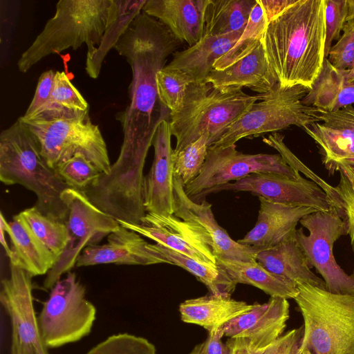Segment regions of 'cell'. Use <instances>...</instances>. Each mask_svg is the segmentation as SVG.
Here are the masks:
<instances>
[{
  "instance_id": "obj_1",
  "label": "cell",
  "mask_w": 354,
  "mask_h": 354,
  "mask_svg": "<svg viewBox=\"0 0 354 354\" xmlns=\"http://www.w3.org/2000/svg\"><path fill=\"white\" fill-rule=\"evenodd\" d=\"M180 42L164 24L142 11L115 44L132 73L129 103L116 115L123 132L120 151L147 156L159 123L170 115L159 99L156 74Z\"/></svg>"
},
{
  "instance_id": "obj_2",
  "label": "cell",
  "mask_w": 354,
  "mask_h": 354,
  "mask_svg": "<svg viewBox=\"0 0 354 354\" xmlns=\"http://www.w3.org/2000/svg\"><path fill=\"white\" fill-rule=\"evenodd\" d=\"M325 0H297L267 22L261 38L270 71L283 87L309 89L323 66Z\"/></svg>"
},
{
  "instance_id": "obj_3",
  "label": "cell",
  "mask_w": 354,
  "mask_h": 354,
  "mask_svg": "<svg viewBox=\"0 0 354 354\" xmlns=\"http://www.w3.org/2000/svg\"><path fill=\"white\" fill-rule=\"evenodd\" d=\"M118 0H59L31 45L21 55L17 66L26 73L43 58L72 48L87 46L86 57L100 46L106 30L116 19Z\"/></svg>"
},
{
  "instance_id": "obj_4",
  "label": "cell",
  "mask_w": 354,
  "mask_h": 354,
  "mask_svg": "<svg viewBox=\"0 0 354 354\" xmlns=\"http://www.w3.org/2000/svg\"><path fill=\"white\" fill-rule=\"evenodd\" d=\"M0 180L32 192L40 212L65 223L66 206L62 195L70 187L46 163L36 138L19 119L0 134Z\"/></svg>"
},
{
  "instance_id": "obj_5",
  "label": "cell",
  "mask_w": 354,
  "mask_h": 354,
  "mask_svg": "<svg viewBox=\"0 0 354 354\" xmlns=\"http://www.w3.org/2000/svg\"><path fill=\"white\" fill-rule=\"evenodd\" d=\"M261 99V95H250L243 90L222 92L207 82L190 84L182 106L169 115L171 136L176 139L173 151L183 149L204 135L210 147Z\"/></svg>"
},
{
  "instance_id": "obj_6",
  "label": "cell",
  "mask_w": 354,
  "mask_h": 354,
  "mask_svg": "<svg viewBox=\"0 0 354 354\" xmlns=\"http://www.w3.org/2000/svg\"><path fill=\"white\" fill-rule=\"evenodd\" d=\"M294 299L304 319L299 354H354V294H335L307 283Z\"/></svg>"
},
{
  "instance_id": "obj_7",
  "label": "cell",
  "mask_w": 354,
  "mask_h": 354,
  "mask_svg": "<svg viewBox=\"0 0 354 354\" xmlns=\"http://www.w3.org/2000/svg\"><path fill=\"white\" fill-rule=\"evenodd\" d=\"M309 90L303 85L283 87L278 83L270 92L261 95V101L254 103L210 147H226L242 138L276 133L292 125L304 129L320 122L317 109L302 102Z\"/></svg>"
},
{
  "instance_id": "obj_8",
  "label": "cell",
  "mask_w": 354,
  "mask_h": 354,
  "mask_svg": "<svg viewBox=\"0 0 354 354\" xmlns=\"http://www.w3.org/2000/svg\"><path fill=\"white\" fill-rule=\"evenodd\" d=\"M95 306L86 298V289L73 272L59 280L50 290L37 315L42 341L47 348L77 342L91 331Z\"/></svg>"
},
{
  "instance_id": "obj_9",
  "label": "cell",
  "mask_w": 354,
  "mask_h": 354,
  "mask_svg": "<svg viewBox=\"0 0 354 354\" xmlns=\"http://www.w3.org/2000/svg\"><path fill=\"white\" fill-rule=\"evenodd\" d=\"M36 138L41 153L53 169L77 154L84 156L100 171L111 166L106 144L90 118L35 120L18 118Z\"/></svg>"
},
{
  "instance_id": "obj_10",
  "label": "cell",
  "mask_w": 354,
  "mask_h": 354,
  "mask_svg": "<svg viewBox=\"0 0 354 354\" xmlns=\"http://www.w3.org/2000/svg\"><path fill=\"white\" fill-rule=\"evenodd\" d=\"M62 198L66 206L67 243L55 266L48 272L43 288L51 290L61 277L76 266L82 251L98 243L120 224L97 207L81 191L68 188Z\"/></svg>"
},
{
  "instance_id": "obj_11",
  "label": "cell",
  "mask_w": 354,
  "mask_h": 354,
  "mask_svg": "<svg viewBox=\"0 0 354 354\" xmlns=\"http://www.w3.org/2000/svg\"><path fill=\"white\" fill-rule=\"evenodd\" d=\"M299 223L306 228L296 230L297 241L310 268H315L326 283V290L335 294H354V280L337 263L333 246L342 236L346 235L344 221L334 209L317 211L304 216Z\"/></svg>"
},
{
  "instance_id": "obj_12",
  "label": "cell",
  "mask_w": 354,
  "mask_h": 354,
  "mask_svg": "<svg viewBox=\"0 0 354 354\" xmlns=\"http://www.w3.org/2000/svg\"><path fill=\"white\" fill-rule=\"evenodd\" d=\"M252 173H274L297 178L299 172L292 168L279 154H248L236 149V145L208 147L207 157L198 176L184 186L193 199L201 192Z\"/></svg>"
},
{
  "instance_id": "obj_13",
  "label": "cell",
  "mask_w": 354,
  "mask_h": 354,
  "mask_svg": "<svg viewBox=\"0 0 354 354\" xmlns=\"http://www.w3.org/2000/svg\"><path fill=\"white\" fill-rule=\"evenodd\" d=\"M221 191L248 192L273 202L311 207L321 212L334 209L330 198L314 181L301 176L292 178L274 173H252L234 182L207 189L192 200L200 202L207 195Z\"/></svg>"
},
{
  "instance_id": "obj_14",
  "label": "cell",
  "mask_w": 354,
  "mask_h": 354,
  "mask_svg": "<svg viewBox=\"0 0 354 354\" xmlns=\"http://www.w3.org/2000/svg\"><path fill=\"white\" fill-rule=\"evenodd\" d=\"M119 224L156 243L189 256L198 261L216 265L212 241L206 230L196 223L174 214L147 212L140 224Z\"/></svg>"
},
{
  "instance_id": "obj_15",
  "label": "cell",
  "mask_w": 354,
  "mask_h": 354,
  "mask_svg": "<svg viewBox=\"0 0 354 354\" xmlns=\"http://www.w3.org/2000/svg\"><path fill=\"white\" fill-rule=\"evenodd\" d=\"M32 277L26 271L10 265L9 276L1 281L0 302L11 323L12 339L28 354H48L34 307Z\"/></svg>"
},
{
  "instance_id": "obj_16",
  "label": "cell",
  "mask_w": 354,
  "mask_h": 354,
  "mask_svg": "<svg viewBox=\"0 0 354 354\" xmlns=\"http://www.w3.org/2000/svg\"><path fill=\"white\" fill-rule=\"evenodd\" d=\"M169 120L159 123L153 140L154 157L151 169L145 176L144 207L146 212L170 215L174 214L173 149Z\"/></svg>"
},
{
  "instance_id": "obj_17",
  "label": "cell",
  "mask_w": 354,
  "mask_h": 354,
  "mask_svg": "<svg viewBox=\"0 0 354 354\" xmlns=\"http://www.w3.org/2000/svg\"><path fill=\"white\" fill-rule=\"evenodd\" d=\"M287 299L270 297L264 304H255L249 312L222 326L223 335L229 338L244 337L251 347L261 353L282 335L289 319Z\"/></svg>"
},
{
  "instance_id": "obj_18",
  "label": "cell",
  "mask_w": 354,
  "mask_h": 354,
  "mask_svg": "<svg viewBox=\"0 0 354 354\" xmlns=\"http://www.w3.org/2000/svg\"><path fill=\"white\" fill-rule=\"evenodd\" d=\"M174 189V214L181 219L196 223L206 230L212 239L216 257L245 261L257 260L260 250L233 240L216 222L212 211V204L205 199L196 202L189 198L185 192L181 180L175 175Z\"/></svg>"
},
{
  "instance_id": "obj_19",
  "label": "cell",
  "mask_w": 354,
  "mask_h": 354,
  "mask_svg": "<svg viewBox=\"0 0 354 354\" xmlns=\"http://www.w3.org/2000/svg\"><path fill=\"white\" fill-rule=\"evenodd\" d=\"M149 243L137 232L120 225L108 235L106 243L86 248L79 257L76 266L167 263L149 249Z\"/></svg>"
},
{
  "instance_id": "obj_20",
  "label": "cell",
  "mask_w": 354,
  "mask_h": 354,
  "mask_svg": "<svg viewBox=\"0 0 354 354\" xmlns=\"http://www.w3.org/2000/svg\"><path fill=\"white\" fill-rule=\"evenodd\" d=\"M260 207L254 227L237 241L260 250L274 247L296 232V227L304 216L318 210L269 201L258 196Z\"/></svg>"
},
{
  "instance_id": "obj_21",
  "label": "cell",
  "mask_w": 354,
  "mask_h": 354,
  "mask_svg": "<svg viewBox=\"0 0 354 354\" xmlns=\"http://www.w3.org/2000/svg\"><path fill=\"white\" fill-rule=\"evenodd\" d=\"M204 82L212 84L222 92L248 87L263 95L277 84L272 75L261 41L248 55L223 69H212Z\"/></svg>"
},
{
  "instance_id": "obj_22",
  "label": "cell",
  "mask_w": 354,
  "mask_h": 354,
  "mask_svg": "<svg viewBox=\"0 0 354 354\" xmlns=\"http://www.w3.org/2000/svg\"><path fill=\"white\" fill-rule=\"evenodd\" d=\"M0 226L9 236L12 243L10 265L21 268L32 277L47 274L55 266L57 258L35 235L18 214L7 222L0 213Z\"/></svg>"
},
{
  "instance_id": "obj_23",
  "label": "cell",
  "mask_w": 354,
  "mask_h": 354,
  "mask_svg": "<svg viewBox=\"0 0 354 354\" xmlns=\"http://www.w3.org/2000/svg\"><path fill=\"white\" fill-rule=\"evenodd\" d=\"M304 129L316 144L328 175L342 173L354 188V131L321 122Z\"/></svg>"
},
{
  "instance_id": "obj_24",
  "label": "cell",
  "mask_w": 354,
  "mask_h": 354,
  "mask_svg": "<svg viewBox=\"0 0 354 354\" xmlns=\"http://www.w3.org/2000/svg\"><path fill=\"white\" fill-rule=\"evenodd\" d=\"M243 32L203 35L194 45L175 53L170 63L165 66L184 73L193 83H203L215 62L234 45Z\"/></svg>"
},
{
  "instance_id": "obj_25",
  "label": "cell",
  "mask_w": 354,
  "mask_h": 354,
  "mask_svg": "<svg viewBox=\"0 0 354 354\" xmlns=\"http://www.w3.org/2000/svg\"><path fill=\"white\" fill-rule=\"evenodd\" d=\"M257 261L271 273L296 286L307 283L326 289L324 281L311 270L295 234L274 247L260 250Z\"/></svg>"
},
{
  "instance_id": "obj_26",
  "label": "cell",
  "mask_w": 354,
  "mask_h": 354,
  "mask_svg": "<svg viewBox=\"0 0 354 354\" xmlns=\"http://www.w3.org/2000/svg\"><path fill=\"white\" fill-rule=\"evenodd\" d=\"M142 12L164 24L189 46L203 36L199 0H147Z\"/></svg>"
},
{
  "instance_id": "obj_27",
  "label": "cell",
  "mask_w": 354,
  "mask_h": 354,
  "mask_svg": "<svg viewBox=\"0 0 354 354\" xmlns=\"http://www.w3.org/2000/svg\"><path fill=\"white\" fill-rule=\"evenodd\" d=\"M254 306L235 300L230 294H210L185 300L179 305V313L183 322L202 326L208 332L250 311Z\"/></svg>"
},
{
  "instance_id": "obj_28",
  "label": "cell",
  "mask_w": 354,
  "mask_h": 354,
  "mask_svg": "<svg viewBox=\"0 0 354 354\" xmlns=\"http://www.w3.org/2000/svg\"><path fill=\"white\" fill-rule=\"evenodd\" d=\"M349 70L334 67L328 59L302 102L327 113H333L354 104V81Z\"/></svg>"
},
{
  "instance_id": "obj_29",
  "label": "cell",
  "mask_w": 354,
  "mask_h": 354,
  "mask_svg": "<svg viewBox=\"0 0 354 354\" xmlns=\"http://www.w3.org/2000/svg\"><path fill=\"white\" fill-rule=\"evenodd\" d=\"M216 265L236 288L238 283L253 286L270 297L295 299L297 287L271 273L257 260L245 261L216 257Z\"/></svg>"
},
{
  "instance_id": "obj_30",
  "label": "cell",
  "mask_w": 354,
  "mask_h": 354,
  "mask_svg": "<svg viewBox=\"0 0 354 354\" xmlns=\"http://www.w3.org/2000/svg\"><path fill=\"white\" fill-rule=\"evenodd\" d=\"M89 106L64 71H56L53 88L47 102L24 120L86 119Z\"/></svg>"
},
{
  "instance_id": "obj_31",
  "label": "cell",
  "mask_w": 354,
  "mask_h": 354,
  "mask_svg": "<svg viewBox=\"0 0 354 354\" xmlns=\"http://www.w3.org/2000/svg\"><path fill=\"white\" fill-rule=\"evenodd\" d=\"M257 0H199L203 35L243 31Z\"/></svg>"
},
{
  "instance_id": "obj_32",
  "label": "cell",
  "mask_w": 354,
  "mask_h": 354,
  "mask_svg": "<svg viewBox=\"0 0 354 354\" xmlns=\"http://www.w3.org/2000/svg\"><path fill=\"white\" fill-rule=\"evenodd\" d=\"M148 248L167 263L178 266L192 274L208 288L211 294L232 295L235 289L217 265L198 261L157 243H149Z\"/></svg>"
},
{
  "instance_id": "obj_33",
  "label": "cell",
  "mask_w": 354,
  "mask_h": 354,
  "mask_svg": "<svg viewBox=\"0 0 354 354\" xmlns=\"http://www.w3.org/2000/svg\"><path fill=\"white\" fill-rule=\"evenodd\" d=\"M146 1L118 0L119 12L116 19L106 30L100 46L86 57L85 69L90 77L96 79L99 76L105 56L131 22L142 12Z\"/></svg>"
},
{
  "instance_id": "obj_34",
  "label": "cell",
  "mask_w": 354,
  "mask_h": 354,
  "mask_svg": "<svg viewBox=\"0 0 354 354\" xmlns=\"http://www.w3.org/2000/svg\"><path fill=\"white\" fill-rule=\"evenodd\" d=\"M19 214L57 260L67 243L66 223L43 214L35 205L25 209Z\"/></svg>"
},
{
  "instance_id": "obj_35",
  "label": "cell",
  "mask_w": 354,
  "mask_h": 354,
  "mask_svg": "<svg viewBox=\"0 0 354 354\" xmlns=\"http://www.w3.org/2000/svg\"><path fill=\"white\" fill-rule=\"evenodd\" d=\"M266 24L263 8L257 0L241 36L234 45L215 62L213 68L223 70L250 53L261 41Z\"/></svg>"
},
{
  "instance_id": "obj_36",
  "label": "cell",
  "mask_w": 354,
  "mask_h": 354,
  "mask_svg": "<svg viewBox=\"0 0 354 354\" xmlns=\"http://www.w3.org/2000/svg\"><path fill=\"white\" fill-rule=\"evenodd\" d=\"M209 147L208 137L198 140L172 154L174 175L180 178L184 186L194 180L205 163Z\"/></svg>"
},
{
  "instance_id": "obj_37",
  "label": "cell",
  "mask_w": 354,
  "mask_h": 354,
  "mask_svg": "<svg viewBox=\"0 0 354 354\" xmlns=\"http://www.w3.org/2000/svg\"><path fill=\"white\" fill-rule=\"evenodd\" d=\"M193 83L184 73L165 66L156 74V86L161 103L170 114L177 111L183 104L188 86Z\"/></svg>"
},
{
  "instance_id": "obj_38",
  "label": "cell",
  "mask_w": 354,
  "mask_h": 354,
  "mask_svg": "<svg viewBox=\"0 0 354 354\" xmlns=\"http://www.w3.org/2000/svg\"><path fill=\"white\" fill-rule=\"evenodd\" d=\"M86 354H158L147 339L127 333L109 336Z\"/></svg>"
},
{
  "instance_id": "obj_39",
  "label": "cell",
  "mask_w": 354,
  "mask_h": 354,
  "mask_svg": "<svg viewBox=\"0 0 354 354\" xmlns=\"http://www.w3.org/2000/svg\"><path fill=\"white\" fill-rule=\"evenodd\" d=\"M55 170L70 188L81 192L95 180L101 174L97 168L82 154H77L61 163Z\"/></svg>"
},
{
  "instance_id": "obj_40",
  "label": "cell",
  "mask_w": 354,
  "mask_h": 354,
  "mask_svg": "<svg viewBox=\"0 0 354 354\" xmlns=\"http://www.w3.org/2000/svg\"><path fill=\"white\" fill-rule=\"evenodd\" d=\"M283 139L284 136L283 135L276 132L269 135L268 138H264L263 141L275 149L292 168L299 172L304 173L307 177L316 183L326 193L334 205L337 200V195L334 189V187L328 184L304 165L286 146Z\"/></svg>"
},
{
  "instance_id": "obj_41",
  "label": "cell",
  "mask_w": 354,
  "mask_h": 354,
  "mask_svg": "<svg viewBox=\"0 0 354 354\" xmlns=\"http://www.w3.org/2000/svg\"><path fill=\"white\" fill-rule=\"evenodd\" d=\"M348 0H325V45L326 59L334 41L338 40L348 15Z\"/></svg>"
},
{
  "instance_id": "obj_42",
  "label": "cell",
  "mask_w": 354,
  "mask_h": 354,
  "mask_svg": "<svg viewBox=\"0 0 354 354\" xmlns=\"http://www.w3.org/2000/svg\"><path fill=\"white\" fill-rule=\"evenodd\" d=\"M343 33L332 46L328 60L336 68L351 70L354 64V19L345 22Z\"/></svg>"
},
{
  "instance_id": "obj_43",
  "label": "cell",
  "mask_w": 354,
  "mask_h": 354,
  "mask_svg": "<svg viewBox=\"0 0 354 354\" xmlns=\"http://www.w3.org/2000/svg\"><path fill=\"white\" fill-rule=\"evenodd\" d=\"M339 181L334 187L337 195L335 209L345 223L346 235L350 238L354 253V188L342 173H339Z\"/></svg>"
},
{
  "instance_id": "obj_44",
  "label": "cell",
  "mask_w": 354,
  "mask_h": 354,
  "mask_svg": "<svg viewBox=\"0 0 354 354\" xmlns=\"http://www.w3.org/2000/svg\"><path fill=\"white\" fill-rule=\"evenodd\" d=\"M304 335V326L281 335L261 354H299Z\"/></svg>"
},
{
  "instance_id": "obj_45",
  "label": "cell",
  "mask_w": 354,
  "mask_h": 354,
  "mask_svg": "<svg viewBox=\"0 0 354 354\" xmlns=\"http://www.w3.org/2000/svg\"><path fill=\"white\" fill-rule=\"evenodd\" d=\"M56 71L48 70L41 73L39 77L36 90L25 114L26 118L33 114L39 108L44 104L50 96Z\"/></svg>"
},
{
  "instance_id": "obj_46",
  "label": "cell",
  "mask_w": 354,
  "mask_h": 354,
  "mask_svg": "<svg viewBox=\"0 0 354 354\" xmlns=\"http://www.w3.org/2000/svg\"><path fill=\"white\" fill-rule=\"evenodd\" d=\"M317 116L323 123L354 131V106H349L333 113L317 109Z\"/></svg>"
},
{
  "instance_id": "obj_47",
  "label": "cell",
  "mask_w": 354,
  "mask_h": 354,
  "mask_svg": "<svg viewBox=\"0 0 354 354\" xmlns=\"http://www.w3.org/2000/svg\"><path fill=\"white\" fill-rule=\"evenodd\" d=\"M222 327L208 331L205 341L194 346L189 354H229V350L222 341Z\"/></svg>"
},
{
  "instance_id": "obj_48",
  "label": "cell",
  "mask_w": 354,
  "mask_h": 354,
  "mask_svg": "<svg viewBox=\"0 0 354 354\" xmlns=\"http://www.w3.org/2000/svg\"><path fill=\"white\" fill-rule=\"evenodd\" d=\"M297 0H257L263 8L266 21L268 22L292 5Z\"/></svg>"
},
{
  "instance_id": "obj_49",
  "label": "cell",
  "mask_w": 354,
  "mask_h": 354,
  "mask_svg": "<svg viewBox=\"0 0 354 354\" xmlns=\"http://www.w3.org/2000/svg\"><path fill=\"white\" fill-rule=\"evenodd\" d=\"M229 354H261L254 350L248 339L244 337L229 338L225 343Z\"/></svg>"
},
{
  "instance_id": "obj_50",
  "label": "cell",
  "mask_w": 354,
  "mask_h": 354,
  "mask_svg": "<svg viewBox=\"0 0 354 354\" xmlns=\"http://www.w3.org/2000/svg\"><path fill=\"white\" fill-rule=\"evenodd\" d=\"M6 232L3 227L0 226V241L8 257L11 256V248L8 245L5 236Z\"/></svg>"
},
{
  "instance_id": "obj_51",
  "label": "cell",
  "mask_w": 354,
  "mask_h": 354,
  "mask_svg": "<svg viewBox=\"0 0 354 354\" xmlns=\"http://www.w3.org/2000/svg\"><path fill=\"white\" fill-rule=\"evenodd\" d=\"M10 354H28L21 346L15 340L12 339Z\"/></svg>"
},
{
  "instance_id": "obj_52",
  "label": "cell",
  "mask_w": 354,
  "mask_h": 354,
  "mask_svg": "<svg viewBox=\"0 0 354 354\" xmlns=\"http://www.w3.org/2000/svg\"><path fill=\"white\" fill-rule=\"evenodd\" d=\"M348 15L346 18V21L354 19V0H348Z\"/></svg>"
},
{
  "instance_id": "obj_53",
  "label": "cell",
  "mask_w": 354,
  "mask_h": 354,
  "mask_svg": "<svg viewBox=\"0 0 354 354\" xmlns=\"http://www.w3.org/2000/svg\"><path fill=\"white\" fill-rule=\"evenodd\" d=\"M300 354H312L308 350H304L300 353Z\"/></svg>"
},
{
  "instance_id": "obj_54",
  "label": "cell",
  "mask_w": 354,
  "mask_h": 354,
  "mask_svg": "<svg viewBox=\"0 0 354 354\" xmlns=\"http://www.w3.org/2000/svg\"><path fill=\"white\" fill-rule=\"evenodd\" d=\"M354 73V64L351 70L348 71V75H352Z\"/></svg>"
},
{
  "instance_id": "obj_55",
  "label": "cell",
  "mask_w": 354,
  "mask_h": 354,
  "mask_svg": "<svg viewBox=\"0 0 354 354\" xmlns=\"http://www.w3.org/2000/svg\"><path fill=\"white\" fill-rule=\"evenodd\" d=\"M348 77L351 80H353L354 81V73L352 74V75H348Z\"/></svg>"
},
{
  "instance_id": "obj_56",
  "label": "cell",
  "mask_w": 354,
  "mask_h": 354,
  "mask_svg": "<svg viewBox=\"0 0 354 354\" xmlns=\"http://www.w3.org/2000/svg\"><path fill=\"white\" fill-rule=\"evenodd\" d=\"M351 276H352V277H353V279L354 280V271H353V274H351Z\"/></svg>"
}]
</instances>
